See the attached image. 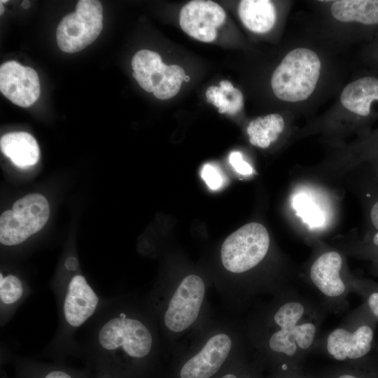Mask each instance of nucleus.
<instances>
[{"label": "nucleus", "instance_id": "f257e3e1", "mask_svg": "<svg viewBox=\"0 0 378 378\" xmlns=\"http://www.w3.org/2000/svg\"><path fill=\"white\" fill-rule=\"evenodd\" d=\"M94 318L82 350L89 365L112 378L136 377L154 354L150 322L118 300L104 302Z\"/></svg>", "mask_w": 378, "mask_h": 378}, {"label": "nucleus", "instance_id": "f03ea898", "mask_svg": "<svg viewBox=\"0 0 378 378\" xmlns=\"http://www.w3.org/2000/svg\"><path fill=\"white\" fill-rule=\"evenodd\" d=\"M64 265L68 275L55 283L52 288L58 309L59 328L48 351L57 361L78 351L76 332L98 313L104 302L78 272L79 262L76 256H68Z\"/></svg>", "mask_w": 378, "mask_h": 378}, {"label": "nucleus", "instance_id": "7ed1b4c3", "mask_svg": "<svg viewBox=\"0 0 378 378\" xmlns=\"http://www.w3.org/2000/svg\"><path fill=\"white\" fill-rule=\"evenodd\" d=\"M319 323L318 313L302 299L289 296L276 307L266 342L278 370L300 369V361L315 342Z\"/></svg>", "mask_w": 378, "mask_h": 378}, {"label": "nucleus", "instance_id": "20e7f679", "mask_svg": "<svg viewBox=\"0 0 378 378\" xmlns=\"http://www.w3.org/2000/svg\"><path fill=\"white\" fill-rule=\"evenodd\" d=\"M321 71L320 57L304 47L289 51L274 71L271 87L280 100L297 103L307 99L315 90Z\"/></svg>", "mask_w": 378, "mask_h": 378}, {"label": "nucleus", "instance_id": "39448f33", "mask_svg": "<svg viewBox=\"0 0 378 378\" xmlns=\"http://www.w3.org/2000/svg\"><path fill=\"white\" fill-rule=\"evenodd\" d=\"M270 236L265 227L253 222L229 235L222 244L220 258L230 272L241 274L258 265L266 256Z\"/></svg>", "mask_w": 378, "mask_h": 378}, {"label": "nucleus", "instance_id": "423d86ee", "mask_svg": "<svg viewBox=\"0 0 378 378\" xmlns=\"http://www.w3.org/2000/svg\"><path fill=\"white\" fill-rule=\"evenodd\" d=\"M50 207L46 197L31 193L18 200L12 209L0 216V242L4 246L20 244L43 227Z\"/></svg>", "mask_w": 378, "mask_h": 378}, {"label": "nucleus", "instance_id": "0eeeda50", "mask_svg": "<svg viewBox=\"0 0 378 378\" xmlns=\"http://www.w3.org/2000/svg\"><path fill=\"white\" fill-rule=\"evenodd\" d=\"M103 28V8L97 0H80L76 11L63 18L57 27L56 38L61 50L74 53L91 44Z\"/></svg>", "mask_w": 378, "mask_h": 378}, {"label": "nucleus", "instance_id": "6e6552de", "mask_svg": "<svg viewBox=\"0 0 378 378\" xmlns=\"http://www.w3.org/2000/svg\"><path fill=\"white\" fill-rule=\"evenodd\" d=\"M132 76L146 92L159 99H169L178 92L186 77L177 64L167 65L160 55L149 50H141L132 59Z\"/></svg>", "mask_w": 378, "mask_h": 378}, {"label": "nucleus", "instance_id": "1a4fd4ad", "mask_svg": "<svg viewBox=\"0 0 378 378\" xmlns=\"http://www.w3.org/2000/svg\"><path fill=\"white\" fill-rule=\"evenodd\" d=\"M203 279L190 274L184 277L169 298L162 315L166 329L174 333L190 327L198 318L205 297Z\"/></svg>", "mask_w": 378, "mask_h": 378}, {"label": "nucleus", "instance_id": "9d476101", "mask_svg": "<svg viewBox=\"0 0 378 378\" xmlns=\"http://www.w3.org/2000/svg\"><path fill=\"white\" fill-rule=\"evenodd\" d=\"M223 8L212 1L195 0L181 10L179 24L188 35L202 42H212L217 36L216 29L225 20Z\"/></svg>", "mask_w": 378, "mask_h": 378}, {"label": "nucleus", "instance_id": "9b49d317", "mask_svg": "<svg viewBox=\"0 0 378 378\" xmlns=\"http://www.w3.org/2000/svg\"><path fill=\"white\" fill-rule=\"evenodd\" d=\"M233 341L227 333L211 336L202 347L188 358L179 370L180 378H211L227 359Z\"/></svg>", "mask_w": 378, "mask_h": 378}, {"label": "nucleus", "instance_id": "f8f14e48", "mask_svg": "<svg viewBox=\"0 0 378 378\" xmlns=\"http://www.w3.org/2000/svg\"><path fill=\"white\" fill-rule=\"evenodd\" d=\"M1 92L14 104L29 107L40 95V82L36 71L14 60L0 66Z\"/></svg>", "mask_w": 378, "mask_h": 378}, {"label": "nucleus", "instance_id": "ddd939ff", "mask_svg": "<svg viewBox=\"0 0 378 378\" xmlns=\"http://www.w3.org/2000/svg\"><path fill=\"white\" fill-rule=\"evenodd\" d=\"M372 328L366 323L352 327H339L327 336L326 348L335 360L345 362L358 360L367 355L372 348Z\"/></svg>", "mask_w": 378, "mask_h": 378}, {"label": "nucleus", "instance_id": "4468645a", "mask_svg": "<svg viewBox=\"0 0 378 378\" xmlns=\"http://www.w3.org/2000/svg\"><path fill=\"white\" fill-rule=\"evenodd\" d=\"M342 258L335 251H326L320 255L312 263L309 270V279L328 302H340L348 293V286L341 276Z\"/></svg>", "mask_w": 378, "mask_h": 378}, {"label": "nucleus", "instance_id": "2eb2a0df", "mask_svg": "<svg viewBox=\"0 0 378 378\" xmlns=\"http://www.w3.org/2000/svg\"><path fill=\"white\" fill-rule=\"evenodd\" d=\"M340 101L349 112L361 118H369L378 105V77L363 76L348 83Z\"/></svg>", "mask_w": 378, "mask_h": 378}, {"label": "nucleus", "instance_id": "dca6fc26", "mask_svg": "<svg viewBox=\"0 0 378 378\" xmlns=\"http://www.w3.org/2000/svg\"><path fill=\"white\" fill-rule=\"evenodd\" d=\"M330 12L338 21L378 28V0H337L331 4Z\"/></svg>", "mask_w": 378, "mask_h": 378}, {"label": "nucleus", "instance_id": "f3484780", "mask_svg": "<svg viewBox=\"0 0 378 378\" xmlns=\"http://www.w3.org/2000/svg\"><path fill=\"white\" fill-rule=\"evenodd\" d=\"M1 152L18 167L25 169L37 163L39 147L36 139L24 132H9L0 140Z\"/></svg>", "mask_w": 378, "mask_h": 378}, {"label": "nucleus", "instance_id": "a211bd4d", "mask_svg": "<svg viewBox=\"0 0 378 378\" xmlns=\"http://www.w3.org/2000/svg\"><path fill=\"white\" fill-rule=\"evenodd\" d=\"M238 13L244 25L257 34L272 29L276 18L275 6L268 0H242L239 2Z\"/></svg>", "mask_w": 378, "mask_h": 378}, {"label": "nucleus", "instance_id": "6ab92c4d", "mask_svg": "<svg viewBox=\"0 0 378 378\" xmlns=\"http://www.w3.org/2000/svg\"><path fill=\"white\" fill-rule=\"evenodd\" d=\"M31 289L20 276L0 273V318L4 326L27 299Z\"/></svg>", "mask_w": 378, "mask_h": 378}, {"label": "nucleus", "instance_id": "aec40b11", "mask_svg": "<svg viewBox=\"0 0 378 378\" xmlns=\"http://www.w3.org/2000/svg\"><path fill=\"white\" fill-rule=\"evenodd\" d=\"M15 378H91L86 371L69 368L59 363H43L28 359L15 362Z\"/></svg>", "mask_w": 378, "mask_h": 378}, {"label": "nucleus", "instance_id": "412c9836", "mask_svg": "<svg viewBox=\"0 0 378 378\" xmlns=\"http://www.w3.org/2000/svg\"><path fill=\"white\" fill-rule=\"evenodd\" d=\"M284 128V118L279 113H272L251 120L246 132L252 145L266 148L277 140Z\"/></svg>", "mask_w": 378, "mask_h": 378}, {"label": "nucleus", "instance_id": "4be33fe9", "mask_svg": "<svg viewBox=\"0 0 378 378\" xmlns=\"http://www.w3.org/2000/svg\"><path fill=\"white\" fill-rule=\"evenodd\" d=\"M201 176L211 189H218L223 184L221 172L214 165L205 164L201 170Z\"/></svg>", "mask_w": 378, "mask_h": 378}, {"label": "nucleus", "instance_id": "5701e85b", "mask_svg": "<svg viewBox=\"0 0 378 378\" xmlns=\"http://www.w3.org/2000/svg\"><path fill=\"white\" fill-rule=\"evenodd\" d=\"M229 162L234 169L241 174H250L252 168L249 164L244 161L239 152H233L229 156Z\"/></svg>", "mask_w": 378, "mask_h": 378}, {"label": "nucleus", "instance_id": "b1692460", "mask_svg": "<svg viewBox=\"0 0 378 378\" xmlns=\"http://www.w3.org/2000/svg\"><path fill=\"white\" fill-rule=\"evenodd\" d=\"M230 108L227 113L233 115L239 112L244 105L243 94L239 89L234 88L230 95Z\"/></svg>", "mask_w": 378, "mask_h": 378}, {"label": "nucleus", "instance_id": "393cba45", "mask_svg": "<svg viewBox=\"0 0 378 378\" xmlns=\"http://www.w3.org/2000/svg\"><path fill=\"white\" fill-rule=\"evenodd\" d=\"M322 378H363L354 369L346 366L333 370Z\"/></svg>", "mask_w": 378, "mask_h": 378}, {"label": "nucleus", "instance_id": "a878e982", "mask_svg": "<svg viewBox=\"0 0 378 378\" xmlns=\"http://www.w3.org/2000/svg\"><path fill=\"white\" fill-rule=\"evenodd\" d=\"M274 378H309L301 373L300 369L278 370Z\"/></svg>", "mask_w": 378, "mask_h": 378}, {"label": "nucleus", "instance_id": "bb28decb", "mask_svg": "<svg viewBox=\"0 0 378 378\" xmlns=\"http://www.w3.org/2000/svg\"><path fill=\"white\" fill-rule=\"evenodd\" d=\"M367 305L370 312L378 318V291H374L368 296Z\"/></svg>", "mask_w": 378, "mask_h": 378}, {"label": "nucleus", "instance_id": "cd10ccee", "mask_svg": "<svg viewBox=\"0 0 378 378\" xmlns=\"http://www.w3.org/2000/svg\"><path fill=\"white\" fill-rule=\"evenodd\" d=\"M369 218L374 230L378 231V200L370 207Z\"/></svg>", "mask_w": 378, "mask_h": 378}, {"label": "nucleus", "instance_id": "c85d7f7f", "mask_svg": "<svg viewBox=\"0 0 378 378\" xmlns=\"http://www.w3.org/2000/svg\"><path fill=\"white\" fill-rule=\"evenodd\" d=\"M368 245H370L373 251L378 253V231H374L370 239L368 240Z\"/></svg>", "mask_w": 378, "mask_h": 378}, {"label": "nucleus", "instance_id": "c756f323", "mask_svg": "<svg viewBox=\"0 0 378 378\" xmlns=\"http://www.w3.org/2000/svg\"><path fill=\"white\" fill-rule=\"evenodd\" d=\"M370 58L375 63V65L378 67V41L372 48V50L370 52Z\"/></svg>", "mask_w": 378, "mask_h": 378}, {"label": "nucleus", "instance_id": "7c9ffc66", "mask_svg": "<svg viewBox=\"0 0 378 378\" xmlns=\"http://www.w3.org/2000/svg\"><path fill=\"white\" fill-rule=\"evenodd\" d=\"M220 378H241V377L235 372H228L225 374Z\"/></svg>", "mask_w": 378, "mask_h": 378}, {"label": "nucleus", "instance_id": "2f4dec72", "mask_svg": "<svg viewBox=\"0 0 378 378\" xmlns=\"http://www.w3.org/2000/svg\"><path fill=\"white\" fill-rule=\"evenodd\" d=\"M91 378H112V377L105 373L95 372V374L94 375L93 377H91Z\"/></svg>", "mask_w": 378, "mask_h": 378}, {"label": "nucleus", "instance_id": "473e14b6", "mask_svg": "<svg viewBox=\"0 0 378 378\" xmlns=\"http://www.w3.org/2000/svg\"><path fill=\"white\" fill-rule=\"evenodd\" d=\"M22 6L24 8H28L30 6V2L29 1H23L22 3Z\"/></svg>", "mask_w": 378, "mask_h": 378}, {"label": "nucleus", "instance_id": "72a5a7b5", "mask_svg": "<svg viewBox=\"0 0 378 378\" xmlns=\"http://www.w3.org/2000/svg\"><path fill=\"white\" fill-rule=\"evenodd\" d=\"M4 13V7L2 6V3H0V15H2Z\"/></svg>", "mask_w": 378, "mask_h": 378}, {"label": "nucleus", "instance_id": "f704fd0d", "mask_svg": "<svg viewBox=\"0 0 378 378\" xmlns=\"http://www.w3.org/2000/svg\"><path fill=\"white\" fill-rule=\"evenodd\" d=\"M190 80V77L188 76H186L184 78V81L188 82Z\"/></svg>", "mask_w": 378, "mask_h": 378}]
</instances>
